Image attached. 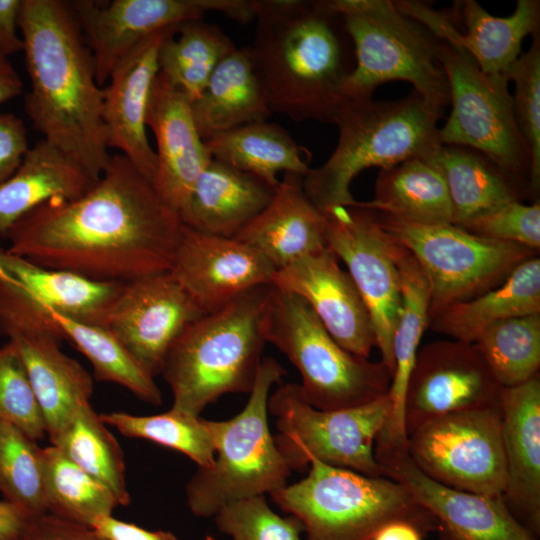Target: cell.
<instances>
[{
  "mask_svg": "<svg viewBox=\"0 0 540 540\" xmlns=\"http://www.w3.org/2000/svg\"><path fill=\"white\" fill-rule=\"evenodd\" d=\"M181 226L153 184L118 153L82 196L41 204L4 238L9 253L35 265L128 282L170 270Z\"/></svg>",
  "mask_w": 540,
  "mask_h": 540,
  "instance_id": "obj_1",
  "label": "cell"
},
{
  "mask_svg": "<svg viewBox=\"0 0 540 540\" xmlns=\"http://www.w3.org/2000/svg\"><path fill=\"white\" fill-rule=\"evenodd\" d=\"M18 25L31 81L26 113L45 141L97 181L111 157L104 89L71 5L22 0Z\"/></svg>",
  "mask_w": 540,
  "mask_h": 540,
  "instance_id": "obj_2",
  "label": "cell"
},
{
  "mask_svg": "<svg viewBox=\"0 0 540 540\" xmlns=\"http://www.w3.org/2000/svg\"><path fill=\"white\" fill-rule=\"evenodd\" d=\"M253 64L273 113L334 123L347 99L352 42L329 0H253Z\"/></svg>",
  "mask_w": 540,
  "mask_h": 540,
  "instance_id": "obj_3",
  "label": "cell"
},
{
  "mask_svg": "<svg viewBox=\"0 0 540 540\" xmlns=\"http://www.w3.org/2000/svg\"><path fill=\"white\" fill-rule=\"evenodd\" d=\"M270 285L245 292L182 330L160 371L173 395L170 409L200 416L222 395L250 393L267 343L262 320Z\"/></svg>",
  "mask_w": 540,
  "mask_h": 540,
  "instance_id": "obj_4",
  "label": "cell"
},
{
  "mask_svg": "<svg viewBox=\"0 0 540 540\" xmlns=\"http://www.w3.org/2000/svg\"><path fill=\"white\" fill-rule=\"evenodd\" d=\"M441 116L414 91L398 100H347L333 123L339 131L334 151L303 177L306 195L323 212L354 206L351 184L365 169L434 156L442 145Z\"/></svg>",
  "mask_w": 540,
  "mask_h": 540,
  "instance_id": "obj_5",
  "label": "cell"
},
{
  "mask_svg": "<svg viewBox=\"0 0 540 540\" xmlns=\"http://www.w3.org/2000/svg\"><path fill=\"white\" fill-rule=\"evenodd\" d=\"M352 42L354 67L343 85L349 101L372 98L389 81L410 83L428 105L443 114L449 85L439 59V39L403 14L390 0H329Z\"/></svg>",
  "mask_w": 540,
  "mask_h": 540,
  "instance_id": "obj_6",
  "label": "cell"
},
{
  "mask_svg": "<svg viewBox=\"0 0 540 540\" xmlns=\"http://www.w3.org/2000/svg\"><path fill=\"white\" fill-rule=\"evenodd\" d=\"M286 374L272 357H263L243 410L228 420H206L215 447L213 464L199 468L185 487L190 511L214 517L226 504L287 486L291 469L268 426V399Z\"/></svg>",
  "mask_w": 540,
  "mask_h": 540,
  "instance_id": "obj_7",
  "label": "cell"
},
{
  "mask_svg": "<svg viewBox=\"0 0 540 540\" xmlns=\"http://www.w3.org/2000/svg\"><path fill=\"white\" fill-rule=\"evenodd\" d=\"M305 478L271 494L276 505L296 517L305 540H372L396 520L416 525L425 535L439 521L398 482L332 466L317 459Z\"/></svg>",
  "mask_w": 540,
  "mask_h": 540,
  "instance_id": "obj_8",
  "label": "cell"
},
{
  "mask_svg": "<svg viewBox=\"0 0 540 540\" xmlns=\"http://www.w3.org/2000/svg\"><path fill=\"white\" fill-rule=\"evenodd\" d=\"M266 342L297 368L304 399L320 410L354 408L388 394L392 372L341 347L309 304L271 284L263 311Z\"/></svg>",
  "mask_w": 540,
  "mask_h": 540,
  "instance_id": "obj_9",
  "label": "cell"
},
{
  "mask_svg": "<svg viewBox=\"0 0 540 540\" xmlns=\"http://www.w3.org/2000/svg\"><path fill=\"white\" fill-rule=\"evenodd\" d=\"M390 411L388 394L354 408L320 410L304 399L299 383L281 384L268 399L279 431L274 441L291 471L304 470L317 459L366 476H384L374 445Z\"/></svg>",
  "mask_w": 540,
  "mask_h": 540,
  "instance_id": "obj_10",
  "label": "cell"
},
{
  "mask_svg": "<svg viewBox=\"0 0 540 540\" xmlns=\"http://www.w3.org/2000/svg\"><path fill=\"white\" fill-rule=\"evenodd\" d=\"M439 59L451 105L439 127L440 143L481 153L528 196L530 153L515 118L509 81L487 76L466 51L441 39Z\"/></svg>",
  "mask_w": 540,
  "mask_h": 540,
  "instance_id": "obj_11",
  "label": "cell"
},
{
  "mask_svg": "<svg viewBox=\"0 0 540 540\" xmlns=\"http://www.w3.org/2000/svg\"><path fill=\"white\" fill-rule=\"evenodd\" d=\"M377 215L383 229L421 266L430 289V312L500 285L519 264L538 253L520 244L474 235L453 223L414 224Z\"/></svg>",
  "mask_w": 540,
  "mask_h": 540,
  "instance_id": "obj_12",
  "label": "cell"
},
{
  "mask_svg": "<svg viewBox=\"0 0 540 540\" xmlns=\"http://www.w3.org/2000/svg\"><path fill=\"white\" fill-rule=\"evenodd\" d=\"M407 450L425 475L447 487L488 497L504 493L500 406L426 421L408 435Z\"/></svg>",
  "mask_w": 540,
  "mask_h": 540,
  "instance_id": "obj_13",
  "label": "cell"
},
{
  "mask_svg": "<svg viewBox=\"0 0 540 540\" xmlns=\"http://www.w3.org/2000/svg\"><path fill=\"white\" fill-rule=\"evenodd\" d=\"M324 213L327 247L345 263L370 313L380 361L393 374V335L401 309L396 241L383 229L376 211L355 204Z\"/></svg>",
  "mask_w": 540,
  "mask_h": 540,
  "instance_id": "obj_14",
  "label": "cell"
},
{
  "mask_svg": "<svg viewBox=\"0 0 540 540\" xmlns=\"http://www.w3.org/2000/svg\"><path fill=\"white\" fill-rule=\"evenodd\" d=\"M252 0H79L71 8L91 51L96 81L105 84L113 69L156 32L203 19L217 11L239 23L255 19Z\"/></svg>",
  "mask_w": 540,
  "mask_h": 540,
  "instance_id": "obj_15",
  "label": "cell"
},
{
  "mask_svg": "<svg viewBox=\"0 0 540 540\" xmlns=\"http://www.w3.org/2000/svg\"><path fill=\"white\" fill-rule=\"evenodd\" d=\"M501 387L474 343L437 340L418 349L404 401L408 437L431 419L500 406Z\"/></svg>",
  "mask_w": 540,
  "mask_h": 540,
  "instance_id": "obj_16",
  "label": "cell"
},
{
  "mask_svg": "<svg viewBox=\"0 0 540 540\" xmlns=\"http://www.w3.org/2000/svg\"><path fill=\"white\" fill-rule=\"evenodd\" d=\"M403 14L427 27L437 38L466 51L489 77L507 79L520 56L523 39L539 32L540 1L518 0L514 12L497 17L475 0L456 1L451 12L419 1H394Z\"/></svg>",
  "mask_w": 540,
  "mask_h": 540,
  "instance_id": "obj_17",
  "label": "cell"
},
{
  "mask_svg": "<svg viewBox=\"0 0 540 540\" xmlns=\"http://www.w3.org/2000/svg\"><path fill=\"white\" fill-rule=\"evenodd\" d=\"M204 313L169 271L124 283L106 328L153 377L178 335Z\"/></svg>",
  "mask_w": 540,
  "mask_h": 540,
  "instance_id": "obj_18",
  "label": "cell"
},
{
  "mask_svg": "<svg viewBox=\"0 0 540 540\" xmlns=\"http://www.w3.org/2000/svg\"><path fill=\"white\" fill-rule=\"evenodd\" d=\"M384 476L400 483L458 540H537L511 513L502 497H488L447 487L425 475L407 447L374 448Z\"/></svg>",
  "mask_w": 540,
  "mask_h": 540,
  "instance_id": "obj_19",
  "label": "cell"
},
{
  "mask_svg": "<svg viewBox=\"0 0 540 540\" xmlns=\"http://www.w3.org/2000/svg\"><path fill=\"white\" fill-rule=\"evenodd\" d=\"M169 272L208 314L247 291L272 284L276 269L260 252L236 238L182 225Z\"/></svg>",
  "mask_w": 540,
  "mask_h": 540,
  "instance_id": "obj_20",
  "label": "cell"
},
{
  "mask_svg": "<svg viewBox=\"0 0 540 540\" xmlns=\"http://www.w3.org/2000/svg\"><path fill=\"white\" fill-rule=\"evenodd\" d=\"M339 261L327 247L276 270L272 284L304 299L341 347L369 359L376 346L371 316Z\"/></svg>",
  "mask_w": 540,
  "mask_h": 540,
  "instance_id": "obj_21",
  "label": "cell"
},
{
  "mask_svg": "<svg viewBox=\"0 0 540 540\" xmlns=\"http://www.w3.org/2000/svg\"><path fill=\"white\" fill-rule=\"evenodd\" d=\"M178 26L160 30L138 44L113 69L109 85L104 88L103 121L108 146L120 150L152 184L157 156L146 134L147 110L159 73L160 45Z\"/></svg>",
  "mask_w": 540,
  "mask_h": 540,
  "instance_id": "obj_22",
  "label": "cell"
},
{
  "mask_svg": "<svg viewBox=\"0 0 540 540\" xmlns=\"http://www.w3.org/2000/svg\"><path fill=\"white\" fill-rule=\"evenodd\" d=\"M146 125L157 143L154 189L178 213L212 156L198 132L191 101L161 73L152 86Z\"/></svg>",
  "mask_w": 540,
  "mask_h": 540,
  "instance_id": "obj_23",
  "label": "cell"
},
{
  "mask_svg": "<svg viewBox=\"0 0 540 540\" xmlns=\"http://www.w3.org/2000/svg\"><path fill=\"white\" fill-rule=\"evenodd\" d=\"M506 465L502 499L536 537L540 535V374L500 395Z\"/></svg>",
  "mask_w": 540,
  "mask_h": 540,
  "instance_id": "obj_24",
  "label": "cell"
},
{
  "mask_svg": "<svg viewBox=\"0 0 540 540\" xmlns=\"http://www.w3.org/2000/svg\"><path fill=\"white\" fill-rule=\"evenodd\" d=\"M303 177L284 173L267 207L234 237L276 270L327 248L325 213L306 195Z\"/></svg>",
  "mask_w": 540,
  "mask_h": 540,
  "instance_id": "obj_25",
  "label": "cell"
},
{
  "mask_svg": "<svg viewBox=\"0 0 540 540\" xmlns=\"http://www.w3.org/2000/svg\"><path fill=\"white\" fill-rule=\"evenodd\" d=\"M275 189L212 159L180 208V222L198 232L234 238L267 207Z\"/></svg>",
  "mask_w": 540,
  "mask_h": 540,
  "instance_id": "obj_26",
  "label": "cell"
},
{
  "mask_svg": "<svg viewBox=\"0 0 540 540\" xmlns=\"http://www.w3.org/2000/svg\"><path fill=\"white\" fill-rule=\"evenodd\" d=\"M394 255L400 277L401 309L393 335L394 370L388 392L391 411L376 441L405 446V394L419 343L428 328L431 298L428 281L415 257L397 241Z\"/></svg>",
  "mask_w": 540,
  "mask_h": 540,
  "instance_id": "obj_27",
  "label": "cell"
},
{
  "mask_svg": "<svg viewBox=\"0 0 540 540\" xmlns=\"http://www.w3.org/2000/svg\"><path fill=\"white\" fill-rule=\"evenodd\" d=\"M9 340L19 351L51 438L79 407L90 403L92 376L66 355L60 348L61 341L53 337L30 335Z\"/></svg>",
  "mask_w": 540,
  "mask_h": 540,
  "instance_id": "obj_28",
  "label": "cell"
},
{
  "mask_svg": "<svg viewBox=\"0 0 540 540\" xmlns=\"http://www.w3.org/2000/svg\"><path fill=\"white\" fill-rule=\"evenodd\" d=\"M532 314H540V259L536 255L489 291L430 312L428 328L453 340L474 343L493 324Z\"/></svg>",
  "mask_w": 540,
  "mask_h": 540,
  "instance_id": "obj_29",
  "label": "cell"
},
{
  "mask_svg": "<svg viewBox=\"0 0 540 540\" xmlns=\"http://www.w3.org/2000/svg\"><path fill=\"white\" fill-rule=\"evenodd\" d=\"M191 105L204 141L245 124L266 121L272 112L255 71L250 48H236L227 55Z\"/></svg>",
  "mask_w": 540,
  "mask_h": 540,
  "instance_id": "obj_30",
  "label": "cell"
},
{
  "mask_svg": "<svg viewBox=\"0 0 540 540\" xmlns=\"http://www.w3.org/2000/svg\"><path fill=\"white\" fill-rule=\"evenodd\" d=\"M96 181L44 139L29 148L15 173L0 184V236L27 213L53 200H72Z\"/></svg>",
  "mask_w": 540,
  "mask_h": 540,
  "instance_id": "obj_31",
  "label": "cell"
},
{
  "mask_svg": "<svg viewBox=\"0 0 540 540\" xmlns=\"http://www.w3.org/2000/svg\"><path fill=\"white\" fill-rule=\"evenodd\" d=\"M7 272L47 307L72 320L105 327L125 282L97 281L74 272L35 265L4 251Z\"/></svg>",
  "mask_w": 540,
  "mask_h": 540,
  "instance_id": "obj_32",
  "label": "cell"
},
{
  "mask_svg": "<svg viewBox=\"0 0 540 540\" xmlns=\"http://www.w3.org/2000/svg\"><path fill=\"white\" fill-rule=\"evenodd\" d=\"M356 204L408 223H453L445 180L431 159L413 158L380 169L373 199Z\"/></svg>",
  "mask_w": 540,
  "mask_h": 540,
  "instance_id": "obj_33",
  "label": "cell"
},
{
  "mask_svg": "<svg viewBox=\"0 0 540 540\" xmlns=\"http://www.w3.org/2000/svg\"><path fill=\"white\" fill-rule=\"evenodd\" d=\"M212 159L246 172L276 188L277 174L305 175L310 155L280 125L267 121L245 124L205 140Z\"/></svg>",
  "mask_w": 540,
  "mask_h": 540,
  "instance_id": "obj_34",
  "label": "cell"
},
{
  "mask_svg": "<svg viewBox=\"0 0 540 540\" xmlns=\"http://www.w3.org/2000/svg\"><path fill=\"white\" fill-rule=\"evenodd\" d=\"M431 160L445 180L455 225L527 196L515 181L473 149L441 145Z\"/></svg>",
  "mask_w": 540,
  "mask_h": 540,
  "instance_id": "obj_35",
  "label": "cell"
},
{
  "mask_svg": "<svg viewBox=\"0 0 540 540\" xmlns=\"http://www.w3.org/2000/svg\"><path fill=\"white\" fill-rule=\"evenodd\" d=\"M234 49L231 39L217 25L203 19L187 21L162 41L159 73L193 102L217 65Z\"/></svg>",
  "mask_w": 540,
  "mask_h": 540,
  "instance_id": "obj_36",
  "label": "cell"
},
{
  "mask_svg": "<svg viewBox=\"0 0 540 540\" xmlns=\"http://www.w3.org/2000/svg\"><path fill=\"white\" fill-rule=\"evenodd\" d=\"M49 439L71 462L106 486L120 506L130 503L123 451L91 403L79 407Z\"/></svg>",
  "mask_w": 540,
  "mask_h": 540,
  "instance_id": "obj_37",
  "label": "cell"
},
{
  "mask_svg": "<svg viewBox=\"0 0 540 540\" xmlns=\"http://www.w3.org/2000/svg\"><path fill=\"white\" fill-rule=\"evenodd\" d=\"M43 496L48 513L92 527L119 505L114 494L56 447L42 449Z\"/></svg>",
  "mask_w": 540,
  "mask_h": 540,
  "instance_id": "obj_38",
  "label": "cell"
},
{
  "mask_svg": "<svg viewBox=\"0 0 540 540\" xmlns=\"http://www.w3.org/2000/svg\"><path fill=\"white\" fill-rule=\"evenodd\" d=\"M49 309L65 340L73 343L89 360L98 381L121 385L147 403H162V394L154 377L107 328L81 323Z\"/></svg>",
  "mask_w": 540,
  "mask_h": 540,
  "instance_id": "obj_39",
  "label": "cell"
},
{
  "mask_svg": "<svg viewBox=\"0 0 540 540\" xmlns=\"http://www.w3.org/2000/svg\"><path fill=\"white\" fill-rule=\"evenodd\" d=\"M474 344L501 387L520 385L539 373L540 314L497 322Z\"/></svg>",
  "mask_w": 540,
  "mask_h": 540,
  "instance_id": "obj_40",
  "label": "cell"
},
{
  "mask_svg": "<svg viewBox=\"0 0 540 540\" xmlns=\"http://www.w3.org/2000/svg\"><path fill=\"white\" fill-rule=\"evenodd\" d=\"M102 421L129 438L152 441L179 451L199 468L210 467L215 447L206 419L169 409L154 415H133L126 412L99 414Z\"/></svg>",
  "mask_w": 540,
  "mask_h": 540,
  "instance_id": "obj_41",
  "label": "cell"
},
{
  "mask_svg": "<svg viewBox=\"0 0 540 540\" xmlns=\"http://www.w3.org/2000/svg\"><path fill=\"white\" fill-rule=\"evenodd\" d=\"M42 449L23 430L0 419V493L31 517L47 513Z\"/></svg>",
  "mask_w": 540,
  "mask_h": 540,
  "instance_id": "obj_42",
  "label": "cell"
},
{
  "mask_svg": "<svg viewBox=\"0 0 540 540\" xmlns=\"http://www.w3.org/2000/svg\"><path fill=\"white\" fill-rule=\"evenodd\" d=\"M515 83L513 106L520 132L530 153L528 197L539 201L540 191V35H532L528 51L520 54L507 72Z\"/></svg>",
  "mask_w": 540,
  "mask_h": 540,
  "instance_id": "obj_43",
  "label": "cell"
},
{
  "mask_svg": "<svg viewBox=\"0 0 540 540\" xmlns=\"http://www.w3.org/2000/svg\"><path fill=\"white\" fill-rule=\"evenodd\" d=\"M214 521L217 529L233 540H303L301 522L292 515L275 513L264 495L224 505Z\"/></svg>",
  "mask_w": 540,
  "mask_h": 540,
  "instance_id": "obj_44",
  "label": "cell"
},
{
  "mask_svg": "<svg viewBox=\"0 0 540 540\" xmlns=\"http://www.w3.org/2000/svg\"><path fill=\"white\" fill-rule=\"evenodd\" d=\"M0 419L17 426L36 441L47 434L24 363L10 340L0 347Z\"/></svg>",
  "mask_w": 540,
  "mask_h": 540,
  "instance_id": "obj_45",
  "label": "cell"
},
{
  "mask_svg": "<svg viewBox=\"0 0 540 540\" xmlns=\"http://www.w3.org/2000/svg\"><path fill=\"white\" fill-rule=\"evenodd\" d=\"M0 333L8 339L44 335L65 340L50 309L17 281L4 279H0Z\"/></svg>",
  "mask_w": 540,
  "mask_h": 540,
  "instance_id": "obj_46",
  "label": "cell"
},
{
  "mask_svg": "<svg viewBox=\"0 0 540 540\" xmlns=\"http://www.w3.org/2000/svg\"><path fill=\"white\" fill-rule=\"evenodd\" d=\"M466 231L488 239L540 249V203L512 201L461 225Z\"/></svg>",
  "mask_w": 540,
  "mask_h": 540,
  "instance_id": "obj_47",
  "label": "cell"
},
{
  "mask_svg": "<svg viewBox=\"0 0 540 540\" xmlns=\"http://www.w3.org/2000/svg\"><path fill=\"white\" fill-rule=\"evenodd\" d=\"M28 150L24 121L12 113H0V184L15 173Z\"/></svg>",
  "mask_w": 540,
  "mask_h": 540,
  "instance_id": "obj_48",
  "label": "cell"
},
{
  "mask_svg": "<svg viewBox=\"0 0 540 540\" xmlns=\"http://www.w3.org/2000/svg\"><path fill=\"white\" fill-rule=\"evenodd\" d=\"M22 540H107L94 528L50 513L32 517Z\"/></svg>",
  "mask_w": 540,
  "mask_h": 540,
  "instance_id": "obj_49",
  "label": "cell"
},
{
  "mask_svg": "<svg viewBox=\"0 0 540 540\" xmlns=\"http://www.w3.org/2000/svg\"><path fill=\"white\" fill-rule=\"evenodd\" d=\"M92 528L107 540H178L171 532L150 531L114 518L112 515L98 519Z\"/></svg>",
  "mask_w": 540,
  "mask_h": 540,
  "instance_id": "obj_50",
  "label": "cell"
},
{
  "mask_svg": "<svg viewBox=\"0 0 540 540\" xmlns=\"http://www.w3.org/2000/svg\"><path fill=\"white\" fill-rule=\"evenodd\" d=\"M21 6L22 0H0V50L6 57L24 49L17 35Z\"/></svg>",
  "mask_w": 540,
  "mask_h": 540,
  "instance_id": "obj_51",
  "label": "cell"
},
{
  "mask_svg": "<svg viewBox=\"0 0 540 540\" xmlns=\"http://www.w3.org/2000/svg\"><path fill=\"white\" fill-rule=\"evenodd\" d=\"M31 518L21 507L0 500V540H22Z\"/></svg>",
  "mask_w": 540,
  "mask_h": 540,
  "instance_id": "obj_52",
  "label": "cell"
},
{
  "mask_svg": "<svg viewBox=\"0 0 540 540\" xmlns=\"http://www.w3.org/2000/svg\"><path fill=\"white\" fill-rule=\"evenodd\" d=\"M424 535L416 525L396 520L380 528L372 540H423Z\"/></svg>",
  "mask_w": 540,
  "mask_h": 540,
  "instance_id": "obj_53",
  "label": "cell"
},
{
  "mask_svg": "<svg viewBox=\"0 0 540 540\" xmlns=\"http://www.w3.org/2000/svg\"><path fill=\"white\" fill-rule=\"evenodd\" d=\"M22 90V81L14 69L0 71V104L17 97Z\"/></svg>",
  "mask_w": 540,
  "mask_h": 540,
  "instance_id": "obj_54",
  "label": "cell"
},
{
  "mask_svg": "<svg viewBox=\"0 0 540 540\" xmlns=\"http://www.w3.org/2000/svg\"><path fill=\"white\" fill-rule=\"evenodd\" d=\"M4 249L0 247V279H4V280H7V281H16L8 272L7 270L3 267L2 265V262H1V258H2V255L4 253Z\"/></svg>",
  "mask_w": 540,
  "mask_h": 540,
  "instance_id": "obj_55",
  "label": "cell"
},
{
  "mask_svg": "<svg viewBox=\"0 0 540 540\" xmlns=\"http://www.w3.org/2000/svg\"><path fill=\"white\" fill-rule=\"evenodd\" d=\"M9 70H13V67L10 64L8 57H6L0 50V71H9Z\"/></svg>",
  "mask_w": 540,
  "mask_h": 540,
  "instance_id": "obj_56",
  "label": "cell"
},
{
  "mask_svg": "<svg viewBox=\"0 0 540 540\" xmlns=\"http://www.w3.org/2000/svg\"><path fill=\"white\" fill-rule=\"evenodd\" d=\"M439 532V538L440 540H458L442 531H438Z\"/></svg>",
  "mask_w": 540,
  "mask_h": 540,
  "instance_id": "obj_57",
  "label": "cell"
}]
</instances>
